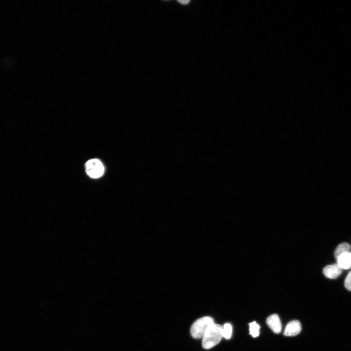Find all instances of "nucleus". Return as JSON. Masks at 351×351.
<instances>
[{
  "mask_svg": "<svg viewBox=\"0 0 351 351\" xmlns=\"http://www.w3.org/2000/svg\"><path fill=\"white\" fill-rule=\"evenodd\" d=\"M344 285L348 290L351 291V271L348 273L346 277Z\"/></svg>",
  "mask_w": 351,
  "mask_h": 351,
  "instance_id": "obj_11",
  "label": "nucleus"
},
{
  "mask_svg": "<svg viewBox=\"0 0 351 351\" xmlns=\"http://www.w3.org/2000/svg\"><path fill=\"white\" fill-rule=\"evenodd\" d=\"M232 333V327L229 323H225L223 326V336L226 339L231 338Z\"/></svg>",
  "mask_w": 351,
  "mask_h": 351,
  "instance_id": "obj_10",
  "label": "nucleus"
},
{
  "mask_svg": "<svg viewBox=\"0 0 351 351\" xmlns=\"http://www.w3.org/2000/svg\"><path fill=\"white\" fill-rule=\"evenodd\" d=\"M266 322L270 329L275 333L280 332L282 325L280 318L277 314L270 315L266 320Z\"/></svg>",
  "mask_w": 351,
  "mask_h": 351,
  "instance_id": "obj_6",
  "label": "nucleus"
},
{
  "mask_svg": "<svg viewBox=\"0 0 351 351\" xmlns=\"http://www.w3.org/2000/svg\"><path fill=\"white\" fill-rule=\"evenodd\" d=\"M348 252H351V245L347 242L342 243L338 245L334 251V255L335 258L336 260L340 255Z\"/></svg>",
  "mask_w": 351,
  "mask_h": 351,
  "instance_id": "obj_8",
  "label": "nucleus"
},
{
  "mask_svg": "<svg viewBox=\"0 0 351 351\" xmlns=\"http://www.w3.org/2000/svg\"><path fill=\"white\" fill-rule=\"evenodd\" d=\"M87 174L92 178H97L101 176L104 172V167L98 159L88 160L85 164Z\"/></svg>",
  "mask_w": 351,
  "mask_h": 351,
  "instance_id": "obj_3",
  "label": "nucleus"
},
{
  "mask_svg": "<svg viewBox=\"0 0 351 351\" xmlns=\"http://www.w3.org/2000/svg\"><path fill=\"white\" fill-rule=\"evenodd\" d=\"M223 337V327L214 323L205 332L202 337V346L205 349H210L218 344Z\"/></svg>",
  "mask_w": 351,
  "mask_h": 351,
  "instance_id": "obj_1",
  "label": "nucleus"
},
{
  "mask_svg": "<svg viewBox=\"0 0 351 351\" xmlns=\"http://www.w3.org/2000/svg\"><path fill=\"white\" fill-rule=\"evenodd\" d=\"M337 263L343 270L351 269V252L345 253L336 259Z\"/></svg>",
  "mask_w": 351,
  "mask_h": 351,
  "instance_id": "obj_7",
  "label": "nucleus"
},
{
  "mask_svg": "<svg viewBox=\"0 0 351 351\" xmlns=\"http://www.w3.org/2000/svg\"><path fill=\"white\" fill-rule=\"evenodd\" d=\"M301 331L300 323L297 320H292L287 324L284 334L287 336H293L298 334Z\"/></svg>",
  "mask_w": 351,
  "mask_h": 351,
  "instance_id": "obj_5",
  "label": "nucleus"
},
{
  "mask_svg": "<svg viewBox=\"0 0 351 351\" xmlns=\"http://www.w3.org/2000/svg\"><path fill=\"white\" fill-rule=\"evenodd\" d=\"M213 323L214 319L210 316H204L197 319L191 327L192 336L195 339L202 338L207 329Z\"/></svg>",
  "mask_w": 351,
  "mask_h": 351,
  "instance_id": "obj_2",
  "label": "nucleus"
},
{
  "mask_svg": "<svg viewBox=\"0 0 351 351\" xmlns=\"http://www.w3.org/2000/svg\"><path fill=\"white\" fill-rule=\"evenodd\" d=\"M260 327L259 325L255 321L251 322L249 324L250 333L253 337H257L259 334Z\"/></svg>",
  "mask_w": 351,
  "mask_h": 351,
  "instance_id": "obj_9",
  "label": "nucleus"
},
{
  "mask_svg": "<svg viewBox=\"0 0 351 351\" xmlns=\"http://www.w3.org/2000/svg\"><path fill=\"white\" fill-rule=\"evenodd\" d=\"M178 1L182 4H187L190 2V0H178Z\"/></svg>",
  "mask_w": 351,
  "mask_h": 351,
  "instance_id": "obj_12",
  "label": "nucleus"
},
{
  "mask_svg": "<svg viewBox=\"0 0 351 351\" xmlns=\"http://www.w3.org/2000/svg\"><path fill=\"white\" fill-rule=\"evenodd\" d=\"M342 271V269L336 263L326 266L323 269V273L326 277L335 279L340 275Z\"/></svg>",
  "mask_w": 351,
  "mask_h": 351,
  "instance_id": "obj_4",
  "label": "nucleus"
}]
</instances>
